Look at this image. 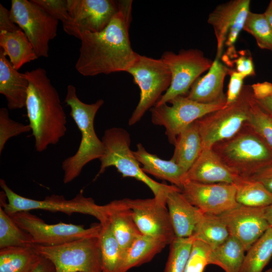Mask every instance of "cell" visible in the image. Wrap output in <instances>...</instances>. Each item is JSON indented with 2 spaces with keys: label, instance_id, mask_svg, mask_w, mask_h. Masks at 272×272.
<instances>
[{
  "label": "cell",
  "instance_id": "obj_1",
  "mask_svg": "<svg viewBox=\"0 0 272 272\" xmlns=\"http://www.w3.org/2000/svg\"><path fill=\"white\" fill-rule=\"evenodd\" d=\"M131 1H120L119 11L102 31L86 32L80 40L75 69L81 75L127 72L138 53L132 49L128 29L131 21Z\"/></svg>",
  "mask_w": 272,
  "mask_h": 272
},
{
  "label": "cell",
  "instance_id": "obj_2",
  "mask_svg": "<svg viewBox=\"0 0 272 272\" xmlns=\"http://www.w3.org/2000/svg\"><path fill=\"white\" fill-rule=\"evenodd\" d=\"M24 74L29 82L25 107L35 150L42 152L64 136L66 116L46 71L38 67Z\"/></svg>",
  "mask_w": 272,
  "mask_h": 272
},
{
  "label": "cell",
  "instance_id": "obj_3",
  "mask_svg": "<svg viewBox=\"0 0 272 272\" xmlns=\"http://www.w3.org/2000/svg\"><path fill=\"white\" fill-rule=\"evenodd\" d=\"M64 102L70 107V115L81 133L77 151L61 163L63 182L67 184L77 178L87 164L99 159L103 154L104 144L97 137L94 124L96 115L104 101L98 99L91 104L85 103L78 98L76 87L70 84L66 88Z\"/></svg>",
  "mask_w": 272,
  "mask_h": 272
},
{
  "label": "cell",
  "instance_id": "obj_4",
  "mask_svg": "<svg viewBox=\"0 0 272 272\" xmlns=\"http://www.w3.org/2000/svg\"><path fill=\"white\" fill-rule=\"evenodd\" d=\"M212 149L241 178H247L272 162V150L248 122L232 137L216 143Z\"/></svg>",
  "mask_w": 272,
  "mask_h": 272
},
{
  "label": "cell",
  "instance_id": "obj_5",
  "mask_svg": "<svg viewBox=\"0 0 272 272\" xmlns=\"http://www.w3.org/2000/svg\"><path fill=\"white\" fill-rule=\"evenodd\" d=\"M102 141L104 152L99 159L101 165L96 178L103 173L106 168L115 167L122 177L133 178L142 182L149 187L155 197L165 201L169 192L180 189L173 185L158 182L143 171L133 151L130 149V135L125 129L116 127L109 128L104 131Z\"/></svg>",
  "mask_w": 272,
  "mask_h": 272
},
{
  "label": "cell",
  "instance_id": "obj_6",
  "mask_svg": "<svg viewBox=\"0 0 272 272\" xmlns=\"http://www.w3.org/2000/svg\"><path fill=\"white\" fill-rule=\"evenodd\" d=\"M1 206L9 215L18 212L41 210L53 212H60L68 215L79 213L92 216L100 224L107 221L103 205L97 204L94 200L84 195L81 190L74 198L66 199L63 196L52 194L43 200L25 197L14 192L6 181L0 180Z\"/></svg>",
  "mask_w": 272,
  "mask_h": 272
},
{
  "label": "cell",
  "instance_id": "obj_7",
  "mask_svg": "<svg viewBox=\"0 0 272 272\" xmlns=\"http://www.w3.org/2000/svg\"><path fill=\"white\" fill-rule=\"evenodd\" d=\"M253 95L251 86L244 85L238 99L229 105L196 120L203 149L236 134L249 121Z\"/></svg>",
  "mask_w": 272,
  "mask_h": 272
},
{
  "label": "cell",
  "instance_id": "obj_8",
  "mask_svg": "<svg viewBox=\"0 0 272 272\" xmlns=\"http://www.w3.org/2000/svg\"><path fill=\"white\" fill-rule=\"evenodd\" d=\"M126 72L132 76L140 90L139 102L128 120L131 126L139 121L167 90L171 84V75L161 58L155 59L138 53Z\"/></svg>",
  "mask_w": 272,
  "mask_h": 272
},
{
  "label": "cell",
  "instance_id": "obj_9",
  "mask_svg": "<svg viewBox=\"0 0 272 272\" xmlns=\"http://www.w3.org/2000/svg\"><path fill=\"white\" fill-rule=\"evenodd\" d=\"M33 248L53 263L56 272H103L98 236L55 246L35 244Z\"/></svg>",
  "mask_w": 272,
  "mask_h": 272
},
{
  "label": "cell",
  "instance_id": "obj_10",
  "mask_svg": "<svg viewBox=\"0 0 272 272\" xmlns=\"http://www.w3.org/2000/svg\"><path fill=\"white\" fill-rule=\"evenodd\" d=\"M161 58L171 73V82L155 105L169 103L179 96H186L193 83L213 62L197 49H182L178 53L165 51Z\"/></svg>",
  "mask_w": 272,
  "mask_h": 272
},
{
  "label": "cell",
  "instance_id": "obj_11",
  "mask_svg": "<svg viewBox=\"0 0 272 272\" xmlns=\"http://www.w3.org/2000/svg\"><path fill=\"white\" fill-rule=\"evenodd\" d=\"M11 18L24 32L39 57L48 56L49 42L57 35L58 21L31 0H12Z\"/></svg>",
  "mask_w": 272,
  "mask_h": 272
},
{
  "label": "cell",
  "instance_id": "obj_12",
  "mask_svg": "<svg viewBox=\"0 0 272 272\" xmlns=\"http://www.w3.org/2000/svg\"><path fill=\"white\" fill-rule=\"evenodd\" d=\"M22 229L29 233L36 245L55 246L78 239L98 236L100 223H95L85 228L83 225L59 222L46 223L29 211H22L9 215Z\"/></svg>",
  "mask_w": 272,
  "mask_h": 272
},
{
  "label": "cell",
  "instance_id": "obj_13",
  "mask_svg": "<svg viewBox=\"0 0 272 272\" xmlns=\"http://www.w3.org/2000/svg\"><path fill=\"white\" fill-rule=\"evenodd\" d=\"M169 103L155 105L150 110L151 121L163 126L171 144L174 145L178 135L189 125L206 114L225 106L224 103L203 104L179 96Z\"/></svg>",
  "mask_w": 272,
  "mask_h": 272
},
{
  "label": "cell",
  "instance_id": "obj_14",
  "mask_svg": "<svg viewBox=\"0 0 272 272\" xmlns=\"http://www.w3.org/2000/svg\"><path fill=\"white\" fill-rule=\"evenodd\" d=\"M69 19L62 23L64 31L81 39L86 32L104 30L119 11L120 1L67 0Z\"/></svg>",
  "mask_w": 272,
  "mask_h": 272
},
{
  "label": "cell",
  "instance_id": "obj_15",
  "mask_svg": "<svg viewBox=\"0 0 272 272\" xmlns=\"http://www.w3.org/2000/svg\"><path fill=\"white\" fill-rule=\"evenodd\" d=\"M250 6V0H232L217 6L209 15L208 23L217 41L216 58H221L225 46L228 47L227 57L236 55L234 44L243 29Z\"/></svg>",
  "mask_w": 272,
  "mask_h": 272
},
{
  "label": "cell",
  "instance_id": "obj_16",
  "mask_svg": "<svg viewBox=\"0 0 272 272\" xmlns=\"http://www.w3.org/2000/svg\"><path fill=\"white\" fill-rule=\"evenodd\" d=\"M181 191L203 214L220 215L239 205L234 184H206L186 180Z\"/></svg>",
  "mask_w": 272,
  "mask_h": 272
},
{
  "label": "cell",
  "instance_id": "obj_17",
  "mask_svg": "<svg viewBox=\"0 0 272 272\" xmlns=\"http://www.w3.org/2000/svg\"><path fill=\"white\" fill-rule=\"evenodd\" d=\"M141 234L160 237L170 244L176 238L166 202L152 198H126Z\"/></svg>",
  "mask_w": 272,
  "mask_h": 272
},
{
  "label": "cell",
  "instance_id": "obj_18",
  "mask_svg": "<svg viewBox=\"0 0 272 272\" xmlns=\"http://www.w3.org/2000/svg\"><path fill=\"white\" fill-rule=\"evenodd\" d=\"M218 216L230 235L237 239L246 251L270 227L264 216V208L239 205Z\"/></svg>",
  "mask_w": 272,
  "mask_h": 272
},
{
  "label": "cell",
  "instance_id": "obj_19",
  "mask_svg": "<svg viewBox=\"0 0 272 272\" xmlns=\"http://www.w3.org/2000/svg\"><path fill=\"white\" fill-rule=\"evenodd\" d=\"M230 70L220 61V59L215 58L207 73L196 80L186 96L201 103L226 104L224 82Z\"/></svg>",
  "mask_w": 272,
  "mask_h": 272
},
{
  "label": "cell",
  "instance_id": "obj_20",
  "mask_svg": "<svg viewBox=\"0 0 272 272\" xmlns=\"http://www.w3.org/2000/svg\"><path fill=\"white\" fill-rule=\"evenodd\" d=\"M240 178L212 149H203L186 174L185 180L201 183L235 184Z\"/></svg>",
  "mask_w": 272,
  "mask_h": 272
},
{
  "label": "cell",
  "instance_id": "obj_21",
  "mask_svg": "<svg viewBox=\"0 0 272 272\" xmlns=\"http://www.w3.org/2000/svg\"><path fill=\"white\" fill-rule=\"evenodd\" d=\"M166 201L176 237L192 236L203 213L186 199L180 189L169 192Z\"/></svg>",
  "mask_w": 272,
  "mask_h": 272
},
{
  "label": "cell",
  "instance_id": "obj_22",
  "mask_svg": "<svg viewBox=\"0 0 272 272\" xmlns=\"http://www.w3.org/2000/svg\"><path fill=\"white\" fill-rule=\"evenodd\" d=\"M111 229L123 252L141 235L132 217L126 198L103 205Z\"/></svg>",
  "mask_w": 272,
  "mask_h": 272
},
{
  "label": "cell",
  "instance_id": "obj_23",
  "mask_svg": "<svg viewBox=\"0 0 272 272\" xmlns=\"http://www.w3.org/2000/svg\"><path fill=\"white\" fill-rule=\"evenodd\" d=\"M29 82L25 74L16 70L0 48V93L7 102L9 109L25 107Z\"/></svg>",
  "mask_w": 272,
  "mask_h": 272
},
{
  "label": "cell",
  "instance_id": "obj_24",
  "mask_svg": "<svg viewBox=\"0 0 272 272\" xmlns=\"http://www.w3.org/2000/svg\"><path fill=\"white\" fill-rule=\"evenodd\" d=\"M134 155L145 173L166 180L181 189L186 172L172 160H165L149 153L141 143L137 145Z\"/></svg>",
  "mask_w": 272,
  "mask_h": 272
},
{
  "label": "cell",
  "instance_id": "obj_25",
  "mask_svg": "<svg viewBox=\"0 0 272 272\" xmlns=\"http://www.w3.org/2000/svg\"><path fill=\"white\" fill-rule=\"evenodd\" d=\"M167 244L168 242L162 238L141 234L123 252L117 272H127L150 261Z\"/></svg>",
  "mask_w": 272,
  "mask_h": 272
},
{
  "label": "cell",
  "instance_id": "obj_26",
  "mask_svg": "<svg viewBox=\"0 0 272 272\" xmlns=\"http://www.w3.org/2000/svg\"><path fill=\"white\" fill-rule=\"evenodd\" d=\"M0 48L17 70L38 58L32 44L21 29L11 32H0Z\"/></svg>",
  "mask_w": 272,
  "mask_h": 272
},
{
  "label": "cell",
  "instance_id": "obj_27",
  "mask_svg": "<svg viewBox=\"0 0 272 272\" xmlns=\"http://www.w3.org/2000/svg\"><path fill=\"white\" fill-rule=\"evenodd\" d=\"M174 146L175 148L171 160L187 173L203 150L196 121L189 125L178 135Z\"/></svg>",
  "mask_w": 272,
  "mask_h": 272
},
{
  "label": "cell",
  "instance_id": "obj_28",
  "mask_svg": "<svg viewBox=\"0 0 272 272\" xmlns=\"http://www.w3.org/2000/svg\"><path fill=\"white\" fill-rule=\"evenodd\" d=\"M246 251L243 244L230 235L223 243L211 250L208 264L217 265L225 272H240Z\"/></svg>",
  "mask_w": 272,
  "mask_h": 272
},
{
  "label": "cell",
  "instance_id": "obj_29",
  "mask_svg": "<svg viewBox=\"0 0 272 272\" xmlns=\"http://www.w3.org/2000/svg\"><path fill=\"white\" fill-rule=\"evenodd\" d=\"M40 257L33 247L0 249V272H31Z\"/></svg>",
  "mask_w": 272,
  "mask_h": 272
},
{
  "label": "cell",
  "instance_id": "obj_30",
  "mask_svg": "<svg viewBox=\"0 0 272 272\" xmlns=\"http://www.w3.org/2000/svg\"><path fill=\"white\" fill-rule=\"evenodd\" d=\"M229 236L226 226L218 215L203 214L192 236L212 249L223 243Z\"/></svg>",
  "mask_w": 272,
  "mask_h": 272
},
{
  "label": "cell",
  "instance_id": "obj_31",
  "mask_svg": "<svg viewBox=\"0 0 272 272\" xmlns=\"http://www.w3.org/2000/svg\"><path fill=\"white\" fill-rule=\"evenodd\" d=\"M272 257V227L247 250L240 272H262Z\"/></svg>",
  "mask_w": 272,
  "mask_h": 272
},
{
  "label": "cell",
  "instance_id": "obj_32",
  "mask_svg": "<svg viewBox=\"0 0 272 272\" xmlns=\"http://www.w3.org/2000/svg\"><path fill=\"white\" fill-rule=\"evenodd\" d=\"M234 184L238 204L253 208H265L272 204V194L260 182L240 177Z\"/></svg>",
  "mask_w": 272,
  "mask_h": 272
},
{
  "label": "cell",
  "instance_id": "obj_33",
  "mask_svg": "<svg viewBox=\"0 0 272 272\" xmlns=\"http://www.w3.org/2000/svg\"><path fill=\"white\" fill-rule=\"evenodd\" d=\"M98 236L103 272H117L121 263L123 251L115 238L108 220L100 224Z\"/></svg>",
  "mask_w": 272,
  "mask_h": 272
},
{
  "label": "cell",
  "instance_id": "obj_34",
  "mask_svg": "<svg viewBox=\"0 0 272 272\" xmlns=\"http://www.w3.org/2000/svg\"><path fill=\"white\" fill-rule=\"evenodd\" d=\"M34 245L31 236L20 228L0 207V249L31 247Z\"/></svg>",
  "mask_w": 272,
  "mask_h": 272
},
{
  "label": "cell",
  "instance_id": "obj_35",
  "mask_svg": "<svg viewBox=\"0 0 272 272\" xmlns=\"http://www.w3.org/2000/svg\"><path fill=\"white\" fill-rule=\"evenodd\" d=\"M243 30L255 38L260 48L272 51V29L263 13L250 11Z\"/></svg>",
  "mask_w": 272,
  "mask_h": 272
},
{
  "label": "cell",
  "instance_id": "obj_36",
  "mask_svg": "<svg viewBox=\"0 0 272 272\" xmlns=\"http://www.w3.org/2000/svg\"><path fill=\"white\" fill-rule=\"evenodd\" d=\"M194 239L192 236L176 237L170 244V251L164 272H184Z\"/></svg>",
  "mask_w": 272,
  "mask_h": 272
},
{
  "label": "cell",
  "instance_id": "obj_37",
  "mask_svg": "<svg viewBox=\"0 0 272 272\" xmlns=\"http://www.w3.org/2000/svg\"><path fill=\"white\" fill-rule=\"evenodd\" d=\"M248 123L272 150V118L259 107L253 97Z\"/></svg>",
  "mask_w": 272,
  "mask_h": 272
},
{
  "label": "cell",
  "instance_id": "obj_38",
  "mask_svg": "<svg viewBox=\"0 0 272 272\" xmlns=\"http://www.w3.org/2000/svg\"><path fill=\"white\" fill-rule=\"evenodd\" d=\"M31 131L29 124L16 121L9 117L7 108L0 109V154L11 138Z\"/></svg>",
  "mask_w": 272,
  "mask_h": 272
},
{
  "label": "cell",
  "instance_id": "obj_39",
  "mask_svg": "<svg viewBox=\"0 0 272 272\" xmlns=\"http://www.w3.org/2000/svg\"><path fill=\"white\" fill-rule=\"evenodd\" d=\"M212 249L205 243L194 240L184 272H203L208 265V257Z\"/></svg>",
  "mask_w": 272,
  "mask_h": 272
},
{
  "label": "cell",
  "instance_id": "obj_40",
  "mask_svg": "<svg viewBox=\"0 0 272 272\" xmlns=\"http://www.w3.org/2000/svg\"><path fill=\"white\" fill-rule=\"evenodd\" d=\"M49 16L62 23L69 18L67 0H31Z\"/></svg>",
  "mask_w": 272,
  "mask_h": 272
},
{
  "label": "cell",
  "instance_id": "obj_41",
  "mask_svg": "<svg viewBox=\"0 0 272 272\" xmlns=\"http://www.w3.org/2000/svg\"><path fill=\"white\" fill-rule=\"evenodd\" d=\"M230 76L226 95V105L234 102L239 97L243 87L244 79L246 78L236 70H230Z\"/></svg>",
  "mask_w": 272,
  "mask_h": 272
},
{
  "label": "cell",
  "instance_id": "obj_42",
  "mask_svg": "<svg viewBox=\"0 0 272 272\" xmlns=\"http://www.w3.org/2000/svg\"><path fill=\"white\" fill-rule=\"evenodd\" d=\"M247 178L260 182L272 194V162L263 166Z\"/></svg>",
  "mask_w": 272,
  "mask_h": 272
},
{
  "label": "cell",
  "instance_id": "obj_43",
  "mask_svg": "<svg viewBox=\"0 0 272 272\" xmlns=\"http://www.w3.org/2000/svg\"><path fill=\"white\" fill-rule=\"evenodd\" d=\"M234 63L236 65V71L246 77L255 75V69L253 59L250 55H247L244 52H241L240 56L237 57Z\"/></svg>",
  "mask_w": 272,
  "mask_h": 272
},
{
  "label": "cell",
  "instance_id": "obj_44",
  "mask_svg": "<svg viewBox=\"0 0 272 272\" xmlns=\"http://www.w3.org/2000/svg\"><path fill=\"white\" fill-rule=\"evenodd\" d=\"M19 29L20 27L11 18L10 10L0 4V32H11Z\"/></svg>",
  "mask_w": 272,
  "mask_h": 272
},
{
  "label": "cell",
  "instance_id": "obj_45",
  "mask_svg": "<svg viewBox=\"0 0 272 272\" xmlns=\"http://www.w3.org/2000/svg\"><path fill=\"white\" fill-rule=\"evenodd\" d=\"M253 97L261 100L272 95V83L268 82L257 83L251 85Z\"/></svg>",
  "mask_w": 272,
  "mask_h": 272
},
{
  "label": "cell",
  "instance_id": "obj_46",
  "mask_svg": "<svg viewBox=\"0 0 272 272\" xmlns=\"http://www.w3.org/2000/svg\"><path fill=\"white\" fill-rule=\"evenodd\" d=\"M31 272H56L53 263L48 259L40 257Z\"/></svg>",
  "mask_w": 272,
  "mask_h": 272
},
{
  "label": "cell",
  "instance_id": "obj_47",
  "mask_svg": "<svg viewBox=\"0 0 272 272\" xmlns=\"http://www.w3.org/2000/svg\"><path fill=\"white\" fill-rule=\"evenodd\" d=\"M254 100L259 107L272 118V95L263 99Z\"/></svg>",
  "mask_w": 272,
  "mask_h": 272
},
{
  "label": "cell",
  "instance_id": "obj_48",
  "mask_svg": "<svg viewBox=\"0 0 272 272\" xmlns=\"http://www.w3.org/2000/svg\"><path fill=\"white\" fill-rule=\"evenodd\" d=\"M264 214L270 227H272V204L264 208Z\"/></svg>",
  "mask_w": 272,
  "mask_h": 272
},
{
  "label": "cell",
  "instance_id": "obj_49",
  "mask_svg": "<svg viewBox=\"0 0 272 272\" xmlns=\"http://www.w3.org/2000/svg\"><path fill=\"white\" fill-rule=\"evenodd\" d=\"M266 17L271 29H272V10L266 9L263 13Z\"/></svg>",
  "mask_w": 272,
  "mask_h": 272
},
{
  "label": "cell",
  "instance_id": "obj_50",
  "mask_svg": "<svg viewBox=\"0 0 272 272\" xmlns=\"http://www.w3.org/2000/svg\"><path fill=\"white\" fill-rule=\"evenodd\" d=\"M267 9L272 10V0L269 3V5L267 8Z\"/></svg>",
  "mask_w": 272,
  "mask_h": 272
},
{
  "label": "cell",
  "instance_id": "obj_51",
  "mask_svg": "<svg viewBox=\"0 0 272 272\" xmlns=\"http://www.w3.org/2000/svg\"><path fill=\"white\" fill-rule=\"evenodd\" d=\"M265 272H272V268H270L267 269Z\"/></svg>",
  "mask_w": 272,
  "mask_h": 272
}]
</instances>
